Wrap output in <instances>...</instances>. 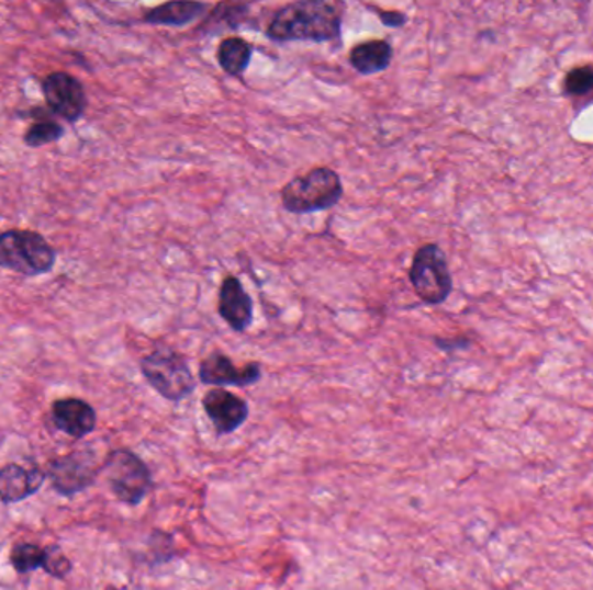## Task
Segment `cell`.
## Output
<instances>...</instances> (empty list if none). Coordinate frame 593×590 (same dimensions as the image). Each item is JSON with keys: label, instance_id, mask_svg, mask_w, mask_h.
Instances as JSON below:
<instances>
[{"label": "cell", "instance_id": "obj_1", "mask_svg": "<svg viewBox=\"0 0 593 590\" xmlns=\"http://www.w3.org/2000/svg\"><path fill=\"white\" fill-rule=\"evenodd\" d=\"M346 4L338 0H301L278 9L266 35L275 42H334L343 33Z\"/></svg>", "mask_w": 593, "mask_h": 590}, {"label": "cell", "instance_id": "obj_2", "mask_svg": "<svg viewBox=\"0 0 593 590\" xmlns=\"http://www.w3.org/2000/svg\"><path fill=\"white\" fill-rule=\"evenodd\" d=\"M343 194V179L328 167H316L304 175L293 177L280 191L281 205L295 215L334 208Z\"/></svg>", "mask_w": 593, "mask_h": 590}, {"label": "cell", "instance_id": "obj_3", "mask_svg": "<svg viewBox=\"0 0 593 590\" xmlns=\"http://www.w3.org/2000/svg\"><path fill=\"white\" fill-rule=\"evenodd\" d=\"M56 251L41 234L32 230H5L0 234V266L25 277L49 274Z\"/></svg>", "mask_w": 593, "mask_h": 590}, {"label": "cell", "instance_id": "obj_4", "mask_svg": "<svg viewBox=\"0 0 593 590\" xmlns=\"http://www.w3.org/2000/svg\"><path fill=\"white\" fill-rule=\"evenodd\" d=\"M141 373L161 397L172 402L190 397L197 388V379L184 355L170 347H158L146 355L141 361Z\"/></svg>", "mask_w": 593, "mask_h": 590}, {"label": "cell", "instance_id": "obj_5", "mask_svg": "<svg viewBox=\"0 0 593 590\" xmlns=\"http://www.w3.org/2000/svg\"><path fill=\"white\" fill-rule=\"evenodd\" d=\"M416 296L427 305H441L454 292V277L441 248L430 242L416 250L409 272Z\"/></svg>", "mask_w": 593, "mask_h": 590}, {"label": "cell", "instance_id": "obj_6", "mask_svg": "<svg viewBox=\"0 0 593 590\" xmlns=\"http://www.w3.org/2000/svg\"><path fill=\"white\" fill-rule=\"evenodd\" d=\"M103 472L112 492L128 506L141 504L153 485L148 466L134 452L125 449L108 455Z\"/></svg>", "mask_w": 593, "mask_h": 590}, {"label": "cell", "instance_id": "obj_7", "mask_svg": "<svg viewBox=\"0 0 593 590\" xmlns=\"http://www.w3.org/2000/svg\"><path fill=\"white\" fill-rule=\"evenodd\" d=\"M42 92L51 111L70 124L79 122L86 113V91L70 73L54 71L42 82Z\"/></svg>", "mask_w": 593, "mask_h": 590}, {"label": "cell", "instance_id": "obj_8", "mask_svg": "<svg viewBox=\"0 0 593 590\" xmlns=\"http://www.w3.org/2000/svg\"><path fill=\"white\" fill-rule=\"evenodd\" d=\"M51 481L61 496L82 492L96 478L94 455L89 452H74L51 464Z\"/></svg>", "mask_w": 593, "mask_h": 590}, {"label": "cell", "instance_id": "obj_9", "mask_svg": "<svg viewBox=\"0 0 593 590\" xmlns=\"http://www.w3.org/2000/svg\"><path fill=\"white\" fill-rule=\"evenodd\" d=\"M203 409L219 435L238 430L248 419V404L227 389L214 388L203 397Z\"/></svg>", "mask_w": 593, "mask_h": 590}, {"label": "cell", "instance_id": "obj_10", "mask_svg": "<svg viewBox=\"0 0 593 590\" xmlns=\"http://www.w3.org/2000/svg\"><path fill=\"white\" fill-rule=\"evenodd\" d=\"M200 382L214 386H251L259 382L262 370L257 362L236 367L224 353L214 352L200 364Z\"/></svg>", "mask_w": 593, "mask_h": 590}, {"label": "cell", "instance_id": "obj_11", "mask_svg": "<svg viewBox=\"0 0 593 590\" xmlns=\"http://www.w3.org/2000/svg\"><path fill=\"white\" fill-rule=\"evenodd\" d=\"M219 316L236 332L247 331L254 322V302L235 275H226L221 284Z\"/></svg>", "mask_w": 593, "mask_h": 590}, {"label": "cell", "instance_id": "obj_12", "mask_svg": "<svg viewBox=\"0 0 593 590\" xmlns=\"http://www.w3.org/2000/svg\"><path fill=\"white\" fill-rule=\"evenodd\" d=\"M53 421L58 430L74 439L89 435L96 428V412L89 404L79 398H63L53 404Z\"/></svg>", "mask_w": 593, "mask_h": 590}, {"label": "cell", "instance_id": "obj_13", "mask_svg": "<svg viewBox=\"0 0 593 590\" xmlns=\"http://www.w3.org/2000/svg\"><path fill=\"white\" fill-rule=\"evenodd\" d=\"M42 484H44V473L37 467L26 469L20 464H8L0 469V499L5 504L20 502L37 492Z\"/></svg>", "mask_w": 593, "mask_h": 590}, {"label": "cell", "instance_id": "obj_14", "mask_svg": "<svg viewBox=\"0 0 593 590\" xmlns=\"http://www.w3.org/2000/svg\"><path fill=\"white\" fill-rule=\"evenodd\" d=\"M394 49L388 41L361 42L349 53V63L359 75H376L388 70Z\"/></svg>", "mask_w": 593, "mask_h": 590}, {"label": "cell", "instance_id": "obj_15", "mask_svg": "<svg viewBox=\"0 0 593 590\" xmlns=\"http://www.w3.org/2000/svg\"><path fill=\"white\" fill-rule=\"evenodd\" d=\"M209 5L202 2H167L145 14L149 25L186 26L205 13Z\"/></svg>", "mask_w": 593, "mask_h": 590}, {"label": "cell", "instance_id": "obj_16", "mask_svg": "<svg viewBox=\"0 0 593 590\" xmlns=\"http://www.w3.org/2000/svg\"><path fill=\"white\" fill-rule=\"evenodd\" d=\"M254 46L242 37L224 38L217 47V61L231 77H239L247 71Z\"/></svg>", "mask_w": 593, "mask_h": 590}, {"label": "cell", "instance_id": "obj_17", "mask_svg": "<svg viewBox=\"0 0 593 590\" xmlns=\"http://www.w3.org/2000/svg\"><path fill=\"white\" fill-rule=\"evenodd\" d=\"M11 563L18 574H29L37 568H46L47 549L35 544H18L11 551Z\"/></svg>", "mask_w": 593, "mask_h": 590}, {"label": "cell", "instance_id": "obj_18", "mask_svg": "<svg viewBox=\"0 0 593 590\" xmlns=\"http://www.w3.org/2000/svg\"><path fill=\"white\" fill-rule=\"evenodd\" d=\"M65 136V128L56 122L51 120H42V122H35L23 136V143L30 148H42L47 144L56 143Z\"/></svg>", "mask_w": 593, "mask_h": 590}, {"label": "cell", "instance_id": "obj_19", "mask_svg": "<svg viewBox=\"0 0 593 590\" xmlns=\"http://www.w3.org/2000/svg\"><path fill=\"white\" fill-rule=\"evenodd\" d=\"M564 94L569 98H585L593 94V68L581 66L569 71L564 78Z\"/></svg>", "mask_w": 593, "mask_h": 590}, {"label": "cell", "instance_id": "obj_20", "mask_svg": "<svg viewBox=\"0 0 593 590\" xmlns=\"http://www.w3.org/2000/svg\"><path fill=\"white\" fill-rule=\"evenodd\" d=\"M44 570L47 574L53 575V577L63 578L65 575L70 574L71 563L70 559L63 556L61 549L59 547H49L47 549V563Z\"/></svg>", "mask_w": 593, "mask_h": 590}, {"label": "cell", "instance_id": "obj_21", "mask_svg": "<svg viewBox=\"0 0 593 590\" xmlns=\"http://www.w3.org/2000/svg\"><path fill=\"white\" fill-rule=\"evenodd\" d=\"M377 16L382 21L383 25L389 26V29H401V26L406 25L409 16L400 11H382V9H377Z\"/></svg>", "mask_w": 593, "mask_h": 590}]
</instances>
